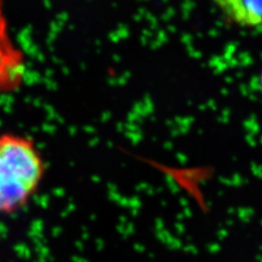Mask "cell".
<instances>
[{"mask_svg":"<svg viewBox=\"0 0 262 262\" xmlns=\"http://www.w3.org/2000/svg\"><path fill=\"white\" fill-rule=\"evenodd\" d=\"M45 161L32 139L0 134V214L24 208L45 176Z\"/></svg>","mask_w":262,"mask_h":262,"instance_id":"1","label":"cell"},{"mask_svg":"<svg viewBox=\"0 0 262 262\" xmlns=\"http://www.w3.org/2000/svg\"><path fill=\"white\" fill-rule=\"evenodd\" d=\"M26 75V59L8 32L7 21H0V94L19 89Z\"/></svg>","mask_w":262,"mask_h":262,"instance_id":"2","label":"cell"},{"mask_svg":"<svg viewBox=\"0 0 262 262\" xmlns=\"http://www.w3.org/2000/svg\"><path fill=\"white\" fill-rule=\"evenodd\" d=\"M226 18L243 28L262 27V0H213Z\"/></svg>","mask_w":262,"mask_h":262,"instance_id":"3","label":"cell"},{"mask_svg":"<svg viewBox=\"0 0 262 262\" xmlns=\"http://www.w3.org/2000/svg\"><path fill=\"white\" fill-rule=\"evenodd\" d=\"M2 20H6V18L4 15V11H3V0H0V21Z\"/></svg>","mask_w":262,"mask_h":262,"instance_id":"4","label":"cell"}]
</instances>
